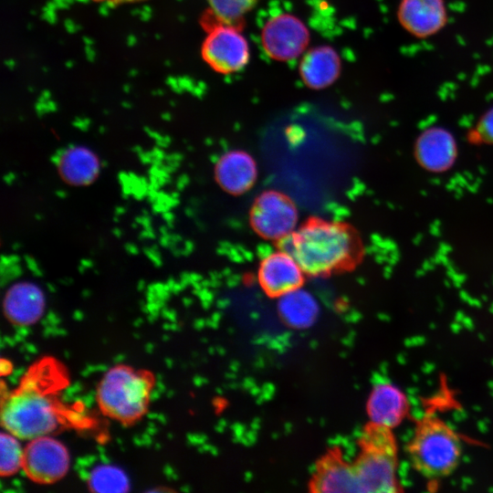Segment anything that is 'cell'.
I'll return each mask as SVG.
<instances>
[{"label":"cell","mask_w":493,"mask_h":493,"mask_svg":"<svg viewBox=\"0 0 493 493\" xmlns=\"http://www.w3.org/2000/svg\"><path fill=\"white\" fill-rule=\"evenodd\" d=\"M69 385L67 367L44 356L32 363L18 385L1 387V425L21 440L53 435L67 429H86L92 420L82 405L67 404L63 391Z\"/></svg>","instance_id":"6da1fadb"},{"label":"cell","mask_w":493,"mask_h":493,"mask_svg":"<svg viewBox=\"0 0 493 493\" xmlns=\"http://www.w3.org/2000/svg\"><path fill=\"white\" fill-rule=\"evenodd\" d=\"M283 249L291 254L309 275L329 273L351 260L356 250L355 239L343 226L313 221L282 240Z\"/></svg>","instance_id":"7a4b0ae2"},{"label":"cell","mask_w":493,"mask_h":493,"mask_svg":"<svg viewBox=\"0 0 493 493\" xmlns=\"http://www.w3.org/2000/svg\"><path fill=\"white\" fill-rule=\"evenodd\" d=\"M154 385L155 376L150 370L116 364L97 385L98 407L106 417L131 426L147 414Z\"/></svg>","instance_id":"3957f363"},{"label":"cell","mask_w":493,"mask_h":493,"mask_svg":"<svg viewBox=\"0 0 493 493\" xmlns=\"http://www.w3.org/2000/svg\"><path fill=\"white\" fill-rule=\"evenodd\" d=\"M406 452L412 467L420 475L437 480L456 469L462 444L457 433L446 422L428 414L416 421Z\"/></svg>","instance_id":"277c9868"},{"label":"cell","mask_w":493,"mask_h":493,"mask_svg":"<svg viewBox=\"0 0 493 493\" xmlns=\"http://www.w3.org/2000/svg\"><path fill=\"white\" fill-rule=\"evenodd\" d=\"M397 466V446L392 429L371 424L363 451L354 466L360 493L399 491Z\"/></svg>","instance_id":"5b68a950"},{"label":"cell","mask_w":493,"mask_h":493,"mask_svg":"<svg viewBox=\"0 0 493 493\" xmlns=\"http://www.w3.org/2000/svg\"><path fill=\"white\" fill-rule=\"evenodd\" d=\"M69 466L68 448L50 435L32 438L24 446L22 469L35 483L54 484L67 475Z\"/></svg>","instance_id":"8992f818"},{"label":"cell","mask_w":493,"mask_h":493,"mask_svg":"<svg viewBox=\"0 0 493 493\" xmlns=\"http://www.w3.org/2000/svg\"><path fill=\"white\" fill-rule=\"evenodd\" d=\"M251 222L261 236L283 240L296 231L298 211L287 196L269 191L262 194L255 202Z\"/></svg>","instance_id":"52a82bcc"},{"label":"cell","mask_w":493,"mask_h":493,"mask_svg":"<svg viewBox=\"0 0 493 493\" xmlns=\"http://www.w3.org/2000/svg\"><path fill=\"white\" fill-rule=\"evenodd\" d=\"M202 52L211 68L225 74L240 70L249 59L246 39L227 23L211 30L204 42Z\"/></svg>","instance_id":"ba28073f"},{"label":"cell","mask_w":493,"mask_h":493,"mask_svg":"<svg viewBox=\"0 0 493 493\" xmlns=\"http://www.w3.org/2000/svg\"><path fill=\"white\" fill-rule=\"evenodd\" d=\"M309 39L306 26L298 17L281 14L269 19L262 30V44L269 57L290 60L305 50Z\"/></svg>","instance_id":"9c48e42d"},{"label":"cell","mask_w":493,"mask_h":493,"mask_svg":"<svg viewBox=\"0 0 493 493\" xmlns=\"http://www.w3.org/2000/svg\"><path fill=\"white\" fill-rule=\"evenodd\" d=\"M304 273L295 257L282 250L272 253L263 259L258 271V280L268 295L278 298L300 287Z\"/></svg>","instance_id":"30bf717a"},{"label":"cell","mask_w":493,"mask_h":493,"mask_svg":"<svg viewBox=\"0 0 493 493\" xmlns=\"http://www.w3.org/2000/svg\"><path fill=\"white\" fill-rule=\"evenodd\" d=\"M45 297L37 285L18 282L6 291L3 300L5 319L17 327L36 324L45 312Z\"/></svg>","instance_id":"8fae6325"},{"label":"cell","mask_w":493,"mask_h":493,"mask_svg":"<svg viewBox=\"0 0 493 493\" xmlns=\"http://www.w3.org/2000/svg\"><path fill=\"white\" fill-rule=\"evenodd\" d=\"M397 15L402 26L417 37L435 34L446 21L444 0H402Z\"/></svg>","instance_id":"7c38bea8"},{"label":"cell","mask_w":493,"mask_h":493,"mask_svg":"<svg viewBox=\"0 0 493 493\" xmlns=\"http://www.w3.org/2000/svg\"><path fill=\"white\" fill-rule=\"evenodd\" d=\"M456 154V140L445 128H428L416 140V160L427 171L441 173L448 170L455 163Z\"/></svg>","instance_id":"4fadbf2b"},{"label":"cell","mask_w":493,"mask_h":493,"mask_svg":"<svg viewBox=\"0 0 493 493\" xmlns=\"http://www.w3.org/2000/svg\"><path fill=\"white\" fill-rule=\"evenodd\" d=\"M409 412V402L404 393L390 383H380L372 388L367 401V414L373 425L394 428Z\"/></svg>","instance_id":"5bb4252c"},{"label":"cell","mask_w":493,"mask_h":493,"mask_svg":"<svg viewBox=\"0 0 493 493\" xmlns=\"http://www.w3.org/2000/svg\"><path fill=\"white\" fill-rule=\"evenodd\" d=\"M219 184L231 194H242L255 183L257 175L253 158L241 151L224 154L215 169Z\"/></svg>","instance_id":"9a60e30c"},{"label":"cell","mask_w":493,"mask_h":493,"mask_svg":"<svg viewBox=\"0 0 493 493\" xmlns=\"http://www.w3.org/2000/svg\"><path fill=\"white\" fill-rule=\"evenodd\" d=\"M278 311L288 326L304 330L311 327L318 320L320 304L311 292L298 287L278 297Z\"/></svg>","instance_id":"2e32d148"},{"label":"cell","mask_w":493,"mask_h":493,"mask_svg":"<svg viewBox=\"0 0 493 493\" xmlns=\"http://www.w3.org/2000/svg\"><path fill=\"white\" fill-rule=\"evenodd\" d=\"M341 61L330 47L310 49L302 58L299 72L305 84L312 89H323L332 84L340 74Z\"/></svg>","instance_id":"e0dca14e"},{"label":"cell","mask_w":493,"mask_h":493,"mask_svg":"<svg viewBox=\"0 0 493 493\" xmlns=\"http://www.w3.org/2000/svg\"><path fill=\"white\" fill-rule=\"evenodd\" d=\"M313 488L321 493H360L354 467L338 459L321 464Z\"/></svg>","instance_id":"ac0fdd59"},{"label":"cell","mask_w":493,"mask_h":493,"mask_svg":"<svg viewBox=\"0 0 493 493\" xmlns=\"http://www.w3.org/2000/svg\"><path fill=\"white\" fill-rule=\"evenodd\" d=\"M61 175L75 185L87 184L92 181L99 171L95 155L82 147H71L58 156Z\"/></svg>","instance_id":"d6986e66"},{"label":"cell","mask_w":493,"mask_h":493,"mask_svg":"<svg viewBox=\"0 0 493 493\" xmlns=\"http://www.w3.org/2000/svg\"><path fill=\"white\" fill-rule=\"evenodd\" d=\"M87 485L89 491L96 493H124L131 489L125 471L112 464H100L93 467Z\"/></svg>","instance_id":"ffe728a7"},{"label":"cell","mask_w":493,"mask_h":493,"mask_svg":"<svg viewBox=\"0 0 493 493\" xmlns=\"http://www.w3.org/2000/svg\"><path fill=\"white\" fill-rule=\"evenodd\" d=\"M20 440L6 430L0 434V475L3 477L14 476L22 469L24 447Z\"/></svg>","instance_id":"44dd1931"},{"label":"cell","mask_w":493,"mask_h":493,"mask_svg":"<svg viewBox=\"0 0 493 493\" xmlns=\"http://www.w3.org/2000/svg\"><path fill=\"white\" fill-rule=\"evenodd\" d=\"M257 0H207L213 14L223 23H233L243 17Z\"/></svg>","instance_id":"7402d4cb"},{"label":"cell","mask_w":493,"mask_h":493,"mask_svg":"<svg viewBox=\"0 0 493 493\" xmlns=\"http://www.w3.org/2000/svg\"><path fill=\"white\" fill-rule=\"evenodd\" d=\"M472 137L475 142L493 144V108L482 115L474 129Z\"/></svg>","instance_id":"603a6c76"},{"label":"cell","mask_w":493,"mask_h":493,"mask_svg":"<svg viewBox=\"0 0 493 493\" xmlns=\"http://www.w3.org/2000/svg\"><path fill=\"white\" fill-rule=\"evenodd\" d=\"M13 372V363L5 358L0 360V374L2 377L11 374Z\"/></svg>","instance_id":"cb8c5ba5"},{"label":"cell","mask_w":493,"mask_h":493,"mask_svg":"<svg viewBox=\"0 0 493 493\" xmlns=\"http://www.w3.org/2000/svg\"><path fill=\"white\" fill-rule=\"evenodd\" d=\"M117 1H135V0H117Z\"/></svg>","instance_id":"d4e9b609"}]
</instances>
